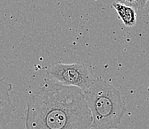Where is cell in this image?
Here are the masks:
<instances>
[{"label": "cell", "instance_id": "cell-1", "mask_svg": "<svg viewBox=\"0 0 149 129\" xmlns=\"http://www.w3.org/2000/svg\"><path fill=\"white\" fill-rule=\"evenodd\" d=\"M92 115L80 88L43 84L27 102L25 129H88Z\"/></svg>", "mask_w": 149, "mask_h": 129}, {"label": "cell", "instance_id": "cell-2", "mask_svg": "<svg viewBox=\"0 0 149 129\" xmlns=\"http://www.w3.org/2000/svg\"><path fill=\"white\" fill-rule=\"evenodd\" d=\"M83 93L91 112V127L117 128L126 111L120 91L105 80L97 79Z\"/></svg>", "mask_w": 149, "mask_h": 129}, {"label": "cell", "instance_id": "cell-3", "mask_svg": "<svg viewBox=\"0 0 149 129\" xmlns=\"http://www.w3.org/2000/svg\"><path fill=\"white\" fill-rule=\"evenodd\" d=\"M45 72L54 81L67 86L77 87L83 92L90 88L94 80L87 66L81 63L56 62L47 68Z\"/></svg>", "mask_w": 149, "mask_h": 129}, {"label": "cell", "instance_id": "cell-4", "mask_svg": "<svg viewBox=\"0 0 149 129\" xmlns=\"http://www.w3.org/2000/svg\"><path fill=\"white\" fill-rule=\"evenodd\" d=\"M12 85L0 78V128L11 123L14 117L16 107L10 94Z\"/></svg>", "mask_w": 149, "mask_h": 129}, {"label": "cell", "instance_id": "cell-5", "mask_svg": "<svg viewBox=\"0 0 149 129\" xmlns=\"http://www.w3.org/2000/svg\"><path fill=\"white\" fill-rule=\"evenodd\" d=\"M112 7L116 11L119 18L123 22V25L128 28H132L136 23V9L129 5L114 2Z\"/></svg>", "mask_w": 149, "mask_h": 129}, {"label": "cell", "instance_id": "cell-6", "mask_svg": "<svg viewBox=\"0 0 149 129\" xmlns=\"http://www.w3.org/2000/svg\"><path fill=\"white\" fill-rule=\"evenodd\" d=\"M114 2H120L133 7L136 10L143 9L142 8V0H114Z\"/></svg>", "mask_w": 149, "mask_h": 129}, {"label": "cell", "instance_id": "cell-7", "mask_svg": "<svg viewBox=\"0 0 149 129\" xmlns=\"http://www.w3.org/2000/svg\"><path fill=\"white\" fill-rule=\"evenodd\" d=\"M149 0H142V8H144L145 6L146 5V4H147V2H148Z\"/></svg>", "mask_w": 149, "mask_h": 129}, {"label": "cell", "instance_id": "cell-8", "mask_svg": "<svg viewBox=\"0 0 149 129\" xmlns=\"http://www.w3.org/2000/svg\"><path fill=\"white\" fill-rule=\"evenodd\" d=\"M88 129H95V128H92V127H91V128H89Z\"/></svg>", "mask_w": 149, "mask_h": 129}]
</instances>
